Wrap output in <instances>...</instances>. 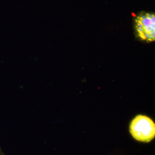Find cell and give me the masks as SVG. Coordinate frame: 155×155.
Listing matches in <instances>:
<instances>
[{
	"mask_svg": "<svg viewBox=\"0 0 155 155\" xmlns=\"http://www.w3.org/2000/svg\"><path fill=\"white\" fill-rule=\"evenodd\" d=\"M134 32L136 37L147 43L155 40V15L142 12L134 19Z\"/></svg>",
	"mask_w": 155,
	"mask_h": 155,
	"instance_id": "2",
	"label": "cell"
},
{
	"mask_svg": "<svg viewBox=\"0 0 155 155\" xmlns=\"http://www.w3.org/2000/svg\"><path fill=\"white\" fill-rule=\"evenodd\" d=\"M129 129L133 138L140 142L149 143L155 138V122L146 116L136 117L130 123Z\"/></svg>",
	"mask_w": 155,
	"mask_h": 155,
	"instance_id": "1",
	"label": "cell"
}]
</instances>
